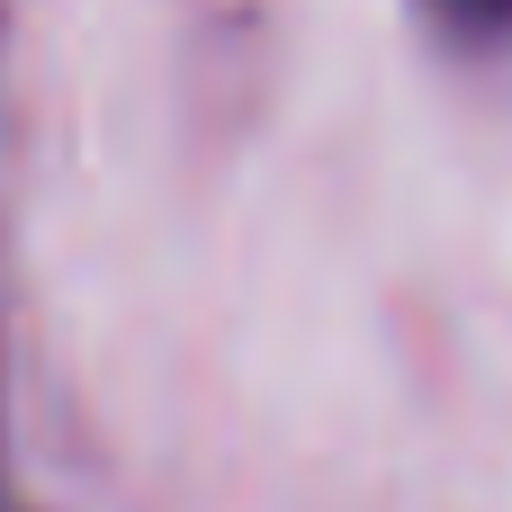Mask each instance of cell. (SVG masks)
<instances>
[{"label": "cell", "instance_id": "obj_1", "mask_svg": "<svg viewBox=\"0 0 512 512\" xmlns=\"http://www.w3.org/2000/svg\"><path fill=\"white\" fill-rule=\"evenodd\" d=\"M459 45H512V0H423Z\"/></svg>", "mask_w": 512, "mask_h": 512}, {"label": "cell", "instance_id": "obj_2", "mask_svg": "<svg viewBox=\"0 0 512 512\" xmlns=\"http://www.w3.org/2000/svg\"><path fill=\"white\" fill-rule=\"evenodd\" d=\"M0 512H36L18 495V477H9V405H0Z\"/></svg>", "mask_w": 512, "mask_h": 512}]
</instances>
